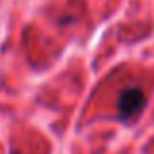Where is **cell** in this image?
Returning a JSON list of instances; mask_svg holds the SVG:
<instances>
[{"label": "cell", "instance_id": "obj_1", "mask_svg": "<svg viewBox=\"0 0 154 154\" xmlns=\"http://www.w3.org/2000/svg\"><path fill=\"white\" fill-rule=\"evenodd\" d=\"M146 98H144V92L139 86H127L117 98V111L119 117L125 121H131L135 117H139V113L143 111Z\"/></svg>", "mask_w": 154, "mask_h": 154}]
</instances>
